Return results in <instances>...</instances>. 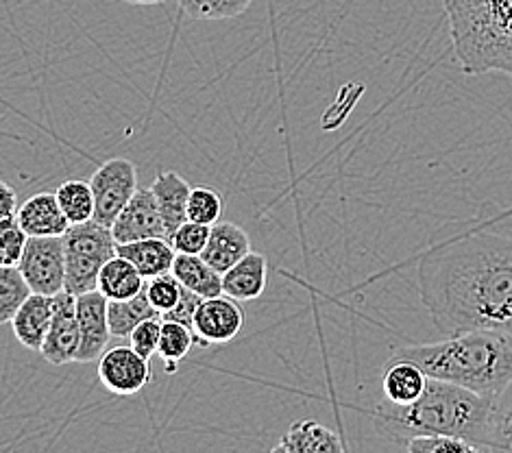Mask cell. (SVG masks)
Wrapping results in <instances>:
<instances>
[{
	"mask_svg": "<svg viewBox=\"0 0 512 453\" xmlns=\"http://www.w3.org/2000/svg\"><path fill=\"white\" fill-rule=\"evenodd\" d=\"M162 321H164V318H162ZM194 345H199V340H197V334H194L190 327H186L184 323L164 321L157 355L162 358L164 369H166L168 375H173V373L179 371V362L186 358Z\"/></svg>",
	"mask_w": 512,
	"mask_h": 453,
	"instance_id": "24",
	"label": "cell"
},
{
	"mask_svg": "<svg viewBox=\"0 0 512 453\" xmlns=\"http://www.w3.org/2000/svg\"><path fill=\"white\" fill-rule=\"evenodd\" d=\"M55 194L64 214L70 220V225L88 223V220L94 218L96 203H94V192H92L90 181H81V179L64 181L62 186L55 190Z\"/></svg>",
	"mask_w": 512,
	"mask_h": 453,
	"instance_id": "25",
	"label": "cell"
},
{
	"mask_svg": "<svg viewBox=\"0 0 512 453\" xmlns=\"http://www.w3.org/2000/svg\"><path fill=\"white\" fill-rule=\"evenodd\" d=\"M210 231H212L210 225L186 220V223L175 231V236L170 238V244H173L177 253L201 255L207 247V240H210Z\"/></svg>",
	"mask_w": 512,
	"mask_h": 453,
	"instance_id": "32",
	"label": "cell"
},
{
	"mask_svg": "<svg viewBox=\"0 0 512 453\" xmlns=\"http://www.w3.org/2000/svg\"><path fill=\"white\" fill-rule=\"evenodd\" d=\"M24 279L38 295L55 297L66 290V247L64 236L29 238L18 264Z\"/></svg>",
	"mask_w": 512,
	"mask_h": 453,
	"instance_id": "7",
	"label": "cell"
},
{
	"mask_svg": "<svg viewBox=\"0 0 512 453\" xmlns=\"http://www.w3.org/2000/svg\"><path fill=\"white\" fill-rule=\"evenodd\" d=\"M112 231L118 244L146 238H166L164 218L151 188H138L125 210L114 220Z\"/></svg>",
	"mask_w": 512,
	"mask_h": 453,
	"instance_id": "12",
	"label": "cell"
},
{
	"mask_svg": "<svg viewBox=\"0 0 512 453\" xmlns=\"http://www.w3.org/2000/svg\"><path fill=\"white\" fill-rule=\"evenodd\" d=\"M201 301H203V297H199L197 292H192V290H188V288L184 286V295H181L179 303H177L175 308L170 310V312L162 314V318H164V321L184 323L186 327L192 329V327H194V314H197ZM192 332H194V329H192Z\"/></svg>",
	"mask_w": 512,
	"mask_h": 453,
	"instance_id": "35",
	"label": "cell"
},
{
	"mask_svg": "<svg viewBox=\"0 0 512 453\" xmlns=\"http://www.w3.org/2000/svg\"><path fill=\"white\" fill-rule=\"evenodd\" d=\"M27 242L29 234L18 223L0 229V266H18Z\"/></svg>",
	"mask_w": 512,
	"mask_h": 453,
	"instance_id": "34",
	"label": "cell"
},
{
	"mask_svg": "<svg viewBox=\"0 0 512 453\" xmlns=\"http://www.w3.org/2000/svg\"><path fill=\"white\" fill-rule=\"evenodd\" d=\"M31 295L29 281L18 266H0V323H11Z\"/></svg>",
	"mask_w": 512,
	"mask_h": 453,
	"instance_id": "27",
	"label": "cell"
},
{
	"mask_svg": "<svg viewBox=\"0 0 512 453\" xmlns=\"http://www.w3.org/2000/svg\"><path fill=\"white\" fill-rule=\"evenodd\" d=\"M445 11L462 72L512 79V0H445Z\"/></svg>",
	"mask_w": 512,
	"mask_h": 453,
	"instance_id": "4",
	"label": "cell"
},
{
	"mask_svg": "<svg viewBox=\"0 0 512 453\" xmlns=\"http://www.w3.org/2000/svg\"><path fill=\"white\" fill-rule=\"evenodd\" d=\"M493 397L473 393L469 388L430 377L425 393L408 403L397 406L393 401L377 403L373 423L382 438L406 447L414 436H458L471 440L486 451V432H489Z\"/></svg>",
	"mask_w": 512,
	"mask_h": 453,
	"instance_id": "2",
	"label": "cell"
},
{
	"mask_svg": "<svg viewBox=\"0 0 512 453\" xmlns=\"http://www.w3.org/2000/svg\"><path fill=\"white\" fill-rule=\"evenodd\" d=\"M55 312L51 332L46 336L42 347V358L53 366H64L77 362L81 347V329L77 318V297L70 292H59L53 297Z\"/></svg>",
	"mask_w": 512,
	"mask_h": 453,
	"instance_id": "9",
	"label": "cell"
},
{
	"mask_svg": "<svg viewBox=\"0 0 512 453\" xmlns=\"http://www.w3.org/2000/svg\"><path fill=\"white\" fill-rule=\"evenodd\" d=\"M249 253L251 238L247 231L231 220H218L216 225H212L210 240H207V247L201 255L207 264L225 275L231 266H236Z\"/></svg>",
	"mask_w": 512,
	"mask_h": 453,
	"instance_id": "15",
	"label": "cell"
},
{
	"mask_svg": "<svg viewBox=\"0 0 512 453\" xmlns=\"http://www.w3.org/2000/svg\"><path fill=\"white\" fill-rule=\"evenodd\" d=\"M109 312V327H112L114 338H129L133 329H136L142 321H149V318L160 316L155 310V305L149 299V292L146 286L136 297L125 299V301H109L107 305Z\"/></svg>",
	"mask_w": 512,
	"mask_h": 453,
	"instance_id": "23",
	"label": "cell"
},
{
	"mask_svg": "<svg viewBox=\"0 0 512 453\" xmlns=\"http://www.w3.org/2000/svg\"><path fill=\"white\" fill-rule=\"evenodd\" d=\"M18 225L27 231L29 238L64 236L70 229V220L55 192H38L20 205Z\"/></svg>",
	"mask_w": 512,
	"mask_h": 453,
	"instance_id": "13",
	"label": "cell"
},
{
	"mask_svg": "<svg viewBox=\"0 0 512 453\" xmlns=\"http://www.w3.org/2000/svg\"><path fill=\"white\" fill-rule=\"evenodd\" d=\"M151 190L160 205V212L166 225V240L175 236V231L188 220L190 183L175 170H162L151 183Z\"/></svg>",
	"mask_w": 512,
	"mask_h": 453,
	"instance_id": "16",
	"label": "cell"
},
{
	"mask_svg": "<svg viewBox=\"0 0 512 453\" xmlns=\"http://www.w3.org/2000/svg\"><path fill=\"white\" fill-rule=\"evenodd\" d=\"M162 316L149 318V321H142L136 329H133L131 336L127 338L129 345L136 349L140 355H144L146 360H151L157 353V347H160V338H162Z\"/></svg>",
	"mask_w": 512,
	"mask_h": 453,
	"instance_id": "33",
	"label": "cell"
},
{
	"mask_svg": "<svg viewBox=\"0 0 512 453\" xmlns=\"http://www.w3.org/2000/svg\"><path fill=\"white\" fill-rule=\"evenodd\" d=\"M192 20H231L251 7L253 0H177Z\"/></svg>",
	"mask_w": 512,
	"mask_h": 453,
	"instance_id": "28",
	"label": "cell"
},
{
	"mask_svg": "<svg viewBox=\"0 0 512 453\" xmlns=\"http://www.w3.org/2000/svg\"><path fill=\"white\" fill-rule=\"evenodd\" d=\"M66 247V292L85 295L99 290V275L103 266L118 255V242L112 227L101 225L99 220L70 225L64 234Z\"/></svg>",
	"mask_w": 512,
	"mask_h": 453,
	"instance_id": "5",
	"label": "cell"
},
{
	"mask_svg": "<svg viewBox=\"0 0 512 453\" xmlns=\"http://www.w3.org/2000/svg\"><path fill=\"white\" fill-rule=\"evenodd\" d=\"M153 377L149 360L131 345L107 347L99 358V379L112 395L131 397L149 386Z\"/></svg>",
	"mask_w": 512,
	"mask_h": 453,
	"instance_id": "8",
	"label": "cell"
},
{
	"mask_svg": "<svg viewBox=\"0 0 512 453\" xmlns=\"http://www.w3.org/2000/svg\"><path fill=\"white\" fill-rule=\"evenodd\" d=\"M94 192V220L101 225L112 227L118 214L125 210L127 203L138 192V170L127 157H112L94 170L90 179Z\"/></svg>",
	"mask_w": 512,
	"mask_h": 453,
	"instance_id": "6",
	"label": "cell"
},
{
	"mask_svg": "<svg viewBox=\"0 0 512 453\" xmlns=\"http://www.w3.org/2000/svg\"><path fill=\"white\" fill-rule=\"evenodd\" d=\"M146 292H149L151 303L162 316L173 310L179 303L181 295H184V286H181V281L173 273H166L160 277L146 279Z\"/></svg>",
	"mask_w": 512,
	"mask_h": 453,
	"instance_id": "31",
	"label": "cell"
},
{
	"mask_svg": "<svg viewBox=\"0 0 512 453\" xmlns=\"http://www.w3.org/2000/svg\"><path fill=\"white\" fill-rule=\"evenodd\" d=\"M109 299L101 290L85 292L77 297V318L81 329V347L77 355V364L94 362L107 351L112 340V327H109Z\"/></svg>",
	"mask_w": 512,
	"mask_h": 453,
	"instance_id": "11",
	"label": "cell"
},
{
	"mask_svg": "<svg viewBox=\"0 0 512 453\" xmlns=\"http://www.w3.org/2000/svg\"><path fill=\"white\" fill-rule=\"evenodd\" d=\"M393 358L414 362L428 377L493 399L512 382V338L489 329L445 336L430 345L401 347Z\"/></svg>",
	"mask_w": 512,
	"mask_h": 453,
	"instance_id": "3",
	"label": "cell"
},
{
	"mask_svg": "<svg viewBox=\"0 0 512 453\" xmlns=\"http://www.w3.org/2000/svg\"><path fill=\"white\" fill-rule=\"evenodd\" d=\"M506 218L421 255L419 295L443 336L489 329L512 338V223Z\"/></svg>",
	"mask_w": 512,
	"mask_h": 453,
	"instance_id": "1",
	"label": "cell"
},
{
	"mask_svg": "<svg viewBox=\"0 0 512 453\" xmlns=\"http://www.w3.org/2000/svg\"><path fill=\"white\" fill-rule=\"evenodd\" d=\"M221 214H223L221 194L207 186L192 188L190 201H188V220L212 227L221 220Z\"/></svg>",
	"mask_w": 512,
	"mask_h": 453,
	"instance_id": "29",
	"label": "cell"
},
{
	"mask_svg": "<svg viewBox=\"0 0 512 453\" xmlns=\"http://www.w3.org/2000/svg\"><path fill=\"white\" fill-rule=\"evenodd\" d=\"M268 281V260L262 253H249L223 275V292L236 301L262 297Z\"/></svg>",
	"mask_w": 512,
	"mask_h": 453,
	"instance_id": "18",
	"label": "cell"
},
{
	"mask_svg": "<svg viewBox=\"0 0 512 453\" xmlns=\"http://www.w3.org/2000/svg\"><path fill=\"white\" fill-rule=\"evenodd\" d=\"M486 451H512V382L493 399Z\"/></svg>",
	"mask_w": 512,
	"mask_h": 453,
	"instance_id": "26",
	"label": "cell"
},
{
	"mask_svg": "<svg viewBox=\"0 0 512 453\" xmlns=\"http://www.w3.org/2000/svg\"><path fill=\"white\" fill-rule=\"evenodd\" d=\"M428 375H425L417 364L408 360H395L390 358L384 369V397L388 401L397 403V406H408V403L417 401L428 386Z\"/></svg>",
	"mask_w": 512,
	"mask_h": 453,
	"instance_id": "20",
	"label": "cell"
},
{
	"mask_svg": "<svg viewBox=\"0 0 512 453\" xmlns=\"http://www.w3.org/2000/svg\"><path fill=\"white\" fill-rule=\"evenodd\" d=\"M18 210L16 190L9 183H0V229L18 223Z\"/></svg>",
	"mask_w": 512,
	"mask_h": 453,
	"instance_id": "36",
	"label": "cell"
},
{
	"mask_svg": "<svg viewBox=\"0 0 512 453\" xmlns=\"http://www.w3.org/2000/svg\"><path fill=\"white\" fill-rule=\"evenodd\" d=\"M146 286V279L127 257L114 255L99 275V290L109 301H125L136 297Z\"/></svg>",
	"mask_w": 512,
	"mask_h": 453,
	"instance_id": "22",
	"label": "cell"
},
{
	"mask_svg": "<svg viewBox=\"0 0 512 453\" xmlns=\"http://www.w3.org/2000/svg\"><path fill=\"white\" fill-rule=\"evenodd\" d=\"M245 327V312L236 299L218 295L203 299L197 314H194V334L201 347L225 345L234 340Z\"/></svg>",
	"mask_w": 512,
	"mask_h": 453,
	"instance_id": "10",
	"label": "cell"
},
{
	"mask_svg": "<svg viewBox=\"0 0 512 453\" xmlns=\"http://www.w3.org/2000/svg\"><path fill=\"white\" fill-rule=\"evenodd\" d=\"M273 451L282 453H338L345 451V445L340 443V436L329 430V427L316 423L314 419L295 421L284 438L273 447Z\"/></svg>",
	"mask_w": 512,
	"mask_h": 453,
	"instance_id": "17",
	"label": "cell"
},
{
	"mask_svg": "<svg viewBox=\"0 0 512 453\" xmlns=\"http://www.w3.org/2000/svg\"><path fill=\"white\" fill-rule=\"evenodd\" d=\"M53 312L55 301L48 295H33L24 301L22 308L11 318V327H14V336L24 349L29 351H42L48 332L53 325Z\"/></svg>",
	"mask_w": 512,
	"mask_h": 453,
	"instance_id": "14",
	"label": "cell"
},
{
	"mask_svg": "<svg viewBox=\"0 0 512 453\" xmlns=\"http://www.w3.org/2000/svg\"><path fill=\"white\" fill-rule=\"evenodd\" d=\"M173 275L181 281V286L197 292L199 297L210 299L225 295L223 292V275L203 260V255L177 253L173 264Z\"/></svg>",
	"mask_w": 512,
	"mask_h": 453,
	"instance_id": "21",
	"label": "cell"
},
{
	"mask_svg": "<svg viewBox=\"0 0 512 453\" xmlns=\"http://www.w3.org/2000/svg\"><path fill=\"white\" fill-rule=\"evenodd\" d=\"M404 449L410 453H478L482 451V447L471 443V440L458 438V436H443V434L414 436L412 440H408V445Z\"/></svg>",
	"mask_w": 512,
	"mask_h": 453,
	"instance_id": "30",
	"label": "cell"
},
{
	"mask_svg": "<svg viewBox=\"0 0 512 453\" xmlns=\"http://www.w3.org/2000/svg\"><path fill=\"white\" fill-rule=\"evenodd\" d=\"M118 255L138 268L144 279H153L166 273H173L177 251L166 238H146L127 244H118Z\"/></svg>",
	"mask_w": 512,
	"mask_h": 453,
	"instance_id": "19",
	"label": "cell"
},
{
	"mask_svg": "<svg viewBox=\"0 0 512 453\" xmlns=\"http://www.w3.org/2000/svg\"><path fill=\"white\" fill-rule=\"evenodd\" d=\"M127 5H162L166 0H123Z\"/></svg>",
	"mask_w": 512,
	"mask_h": 453,
	"instance_id": "37",
	"label": "cell"
}]
</instances>
